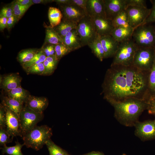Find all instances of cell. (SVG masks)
Wrapping results in <instances>:
<instances>
[{
  "mask_svg": "<svg viewBox=\"0 0 155 155\" xmlns=\"http://www.w3.org/2000/svg\"><path fill=\"white\" fill-rule=\"evenodd\" d=\"M125 10L129 24L134 29L143 24L150 14L151 9L147 7L129 6Z\"/></svg>",
  "mask_w": 155,
  "mask_h": 155,
  "instance_id": "9c48e42d",
  "label": "cell"
},
{
  "mask_svg": "<svg viewBox=\"0 0 155 155\" xmlns=\"http://www.w3.org/2000/svg\"><path fill=\"white\" fill-rule=\"evenodd\" d=\"M77 24L74 22L62 18L61 23L53 28L62 38L72 30L76 29Z\"/></svg>",
  "mask_w": 155,
  "mask_h": 155,
  "instance_id": "ffe728a7",
  "label": "cell"
},
{
  "mask_svg": "<svg viewBox=\"0 0 155 155\" xmlns=\"http://www.w3.org/2000/svg\"><path fill=\"white\" fill-rule=\"evenodd\" d=\"M45 68L43 63L34 65L26 70L28 73L39 74H43Z\"/></svg>",
  "mask_w": 155,
  "mask_h": 155,
  "instance_id": "8d00e7d4",
  "label": "cell"
},
{
  "mask_svg": "<svg viewBox=\"0 0 155 155\" xmlns=\"http://www.w3.org/2000/svg\"><path fill=\"white\" fill-rule=\"evenodd\" d=\"M154 30H155V26H154Z\"/></svg>",
  "mask_w": 155,
  "mask_h": 155,
  "instance_id": "f5cc1de1",
  "label": "cell"
},
{
  "mask_svg": "<svg viewBox=\"0 0 155 155\" xmlns=\"http://www.w3.org/2000/svg\"><path fill=\"white\" fill-rule=\"evenodd\" d=\"M21 82L20 77L15 74H10L4 78L2 82V86L7 92L20 86Z\"/></svg>",
  "mask_w": 155,
  "mask_h": 155,
  "instance_id": "7402d4cb",
  "label": "cell"
},
{
  "mask_svg": "<svg viewBox=\"0 0 155 155\" xmlns=\"http://www.w3.org/2000/svg\"><path fill=\"white\" fill-rule=\"evenodd\" d=\"M7 97L25 103L30 96L27 91L21 87L7 91Z\"/></svg>",
  "mask_w": 155,
  "mask_h": 155,
  "instance_id": "d4e9b609",
  "label": "cell"
},
{
  "mask_svg": "<svg viewBox=\"0 0 155 155\" xmlns=\"http://www.w3.org/2000/svg\"><path fill=\"white\" fill-rule=\"evenodd\" d=\"M13 15V10L12 5L3 7L0 11V17H4L8 18Z\"/></svg>",
  "mask_w": 155,
  "mask_h": 155,
  "instance_id": "74e56055",
  "label": "cell"
},
{
  "mask_svg": "<svg viewBox=\"0 0 155 155\" xmlns=\"http://www.w3.org/2000/svg\"><path fill=\"white\" fill-rule=\"evenodd\" d=\"M68 155H69V154H68Z\"/></svg>",
  "mask_w": 155,
  "mask_h": 155,
  "instance_id": "db71d44e",
  "label": "cell"
},
{
  "mask_svg": "<svg viewBox=\"0 0 155 155\" xmlns=\"http://www.w3.org/2000/svg\"><path fill=\"white\" fill-rule=\"evenodd\" d=\"M148 103L147 110L148 113L155 115V98L150 100Z\"/></svg>",
  "mask_w": 155,
  "mask_h": 155,
  "instance_id": "7bdbcfd3",
  "label": "cell"
},
{
  "mask_svg": "<svg viewBox=\"0 0 155 155\" xmlns=\"http://www.w3.org/2000/svg\"><path fill=\"white\" fill-rule=\"evenodd\" d=\"M1 104L5 108L13 112L19 117L24 106V103L7 96L3 98Z\"/></svg>",
  "mask_w": 155,
  "mask_h": 155,
  "instance_id": "44dd1931",
  "label": "cell"
},
{
  "mask_svg": "<svg viewBox=\"0 0 155 155\" xmlns=\"http://www.w3.org/2000/svg\"><path fill=\"white\" fill-rule=\"evenodd\" d=\"M59 61L55 55L47 57L43 62L45 68L43 74H50L52 73L56 68Z\"/></svg>",
  "mask_w": 155,
  "mask_h": 155,
  "instance_id": "f546056e",
  "label": "cell"
},
{
  "mask_svg": "<svg viewBox=\"0 0 155 155\" xmlns=\"http://www.w3.org/2000/svg\"><path fill=\"white\" fill-rule=\"evenodd\" d=\"M46 36L44 44H52L56 45L63 43L62 38L53 28L46 26Z\"/></svg>",
  "mask_w": 155,
  "mask_h": 155,
  "instance_id": "603a6c76",
  "label": "cell"
},
{
  "mask_svg": "<svg viewBox=\"0 0 155 155\" xmlns=\"http://www.w3.org/2000/svg\"><path fill=\"white\" fill-rule=\"evenodd\" d=\"M104 0L106 17L112 20L127 8V0Z\"/></svg>",
  "mask_w": 155,
  "mask_h": 155,
  "instance_id": "7c38bea8",
  "label": "cell"
},
{
  "mask_svg": "<svg viewBox=\"0 0 155 155\" xmlns=\"http://www.w3.org/2000/svg\"><path fill=\"white\" fill-rule=\"evenodd\" d=\"M150 1L152 4V6L149 15L143 24H149L155 22V0Z\"/></svg>",
  "mask_w": 155,
  "mask_h": 155,
  "instance_id": "f35d334b",
  "label": "cell"
},
{
  "mask_svg": "<svg viewBox=\"0 0 155 155\" xmlns=\"http://www.w3.org/2000/svg\"><path fill=\"white\" fill-rule=\"evenodd\" d=\"M54 2H56L58 5H65L70 4L71 0H54Z\"/></svg>",
  "mask_w": 155,
  "mask_h": 155,
  "instance_id": "681fc988",
  "label": "cell"
},
{
  "mask_svg": "<svg viewBox=\"0 0 155 155\" xmlns=\"http://www.w3.org/2000/svg\"><path fill=\"white\" fill-rule=\"evenodd\" d=\"M48 16L50 26L52 28L58 25L61 23L63 18V15L60 10L55 7H50L49 8Z\"/></svg>",
  "mask_w": 155,
  "mask_h": 155,
  "instance_id": "484cf974",
  "label": "cell"
},
{
  "mask_svg": "<svg viewBox=\"0 0 155 155\" xmlns=\"http://www.w3.org/2000/svg\"><path fill=\"white\" fill-rule=\"evenodd\" d=\"M5 108L6 117L5 129L13 137L16 136L22 137L19 117L9 109Z\"/></svg>",
  "mask_w": 155,
  "mask_h": 155,
  "instance_id": "4fadbf2b",
  "label": "cell"
},
{
  "mask_svg": "<svg viewBox=\"0 0 155 155\" xmlns=\"http://www.w3.org/2000/svg\"><path fill=\"white\" fill-rule=\"evenodd\" d=\"M82 155H104L103 153L98 151H92Z\"/></svg>",
  "mask_w": 155,
  "mask_h": 155,
  "instance_id": "f907efd6",
  "label": "cell"
},
{
  "mask_svg": "<svg viewBox=\"0 0 155 155\" xmlns=\"http://www.w3.org/2000/svg\"><path fill=\"white\" fill-rule=\"evenodd\" d=\"M155 58V47H138L134 55L133 65L137 69L149 71Z\"/></svg>",
  "mask_w": 155,
  "mask_h": 155,
  "instance_id": "52a82bcc",
  "label": "cell"
},
{
  "mask_svg": "<svg viewBox=\"0 0 155 155\" xmlns=\"http://www.w3.org/2000/svg\"><path fill=\"white\" fill-rule=\"evenodd\" d=\"M14 1L18 4L22 6H31L33 5L32 0H16Z\"/></svg>",
  "mask_w": 155,
  "mask_h": 155,
  "instance_id": "bcb514c9",
  "label": "cell"
},
{
  "mask_svg": "<svg viewBox=\"0 0 155 155\" xmlns=\"http://www.w3.org/2000/svg\"><path fill=\"white\" fill-rule=\"evenodd\" d=\"M7 18L4 17H0V30L3 31L5 28H7Z\"/></svg>",
  "mask_w": 155,
  "mask_h": 155,
  "instance_id": "f6af8a7d",
  "label": "cell"
},
{
  "mask_svg": "<svg viewBox=\"0 0 155 155\" xmlns=\"http://www.w3.org/2000/svg\"><path fill=\"white\" fill-rule=\"evenodd\" d=\"M94 23L97 34L100 36L111 35L115 27L112 20L103 17L92 18Z\"/></svg>",
  "mask_w": 155,
  "mask_h": 155,
  "instance_id": "5bb4252c",
  "label": "cell"
},
{
  "mask_svg": "<svg viewBox=\"0 0 155 155\" xmlns=\"http://www.w3.org/2000/svg\"><path fill=\"white\" fill-rule=\"evenodd\" d=\"M33 4H46L54 2V0H32Z\"/></svg>",
  "mask_w": 155,
  "mask_h": 155,
  "instance_id": "c3c4849f",
  "label": "cell"
},
{
  "mask_svg": "<svg viewBox=\"0 0 155 155\" xmlns=\"http://www.w3.org/2000/svg\"><path fill=\"white\" fill-rule=\"evenodd\" d=\"M138 48L132 38L119 43L111 65H132L134 55Z\"/></svg>",
  "mask_w": 155,
  "mask_h": 155,
  "instance_id": "277c9868",
  "label": "cell"
},
{
  "mask_svg": "<svg viewBox=\"0 0 155 155\" xmlns=\"http://www.w3.org/2000/svg\"><path fill=\"white\" fill-rule=\"evenodd\" d=\"M148 96L149 101L155 98V58L148 76Z\"/></svg>",
  "mask_w": 155,
  "mask_h": 155,
  "instance_id": "4316f807",
  "label": "cell"
},
{
  "mask_svg": "<svg viewBox=\"0 0 155 155\" xmlns=\"http://www.w3.org/2000/svg\"><path fill=\"white\" fill-rule=\"evenodd\" d=\"M122 155H126L125 154H123Z\"/></svg>",
  "mask_w": 155,
  "mask_h": 155,
  "instance_id": "816d5d0a",
  "label": "cell"
},
{
  "mask_svg": "<svg viewBox=\"0 0 155 155\" xmlns=\"http://www.w3.org/2000/svg\"><path fill=\"white\" fill-rule=\"evenodd\" d=\"M52 135L51 128L44 125L36 126L22 136L23 144L36 151L41 149Z\"/></svg>",
  "mask_w": 155,
  "mask_h": 155,
  "instance_id": "3957f363",
  "label": "cell"
},
{
  "mask_svg": "<svg viewBox=\"0 0 155 155\" xmlns=\"http://www.w3.org/2000/svg\"><path fill=\"white\" fill-rule=\"evenodd\" d=\"M86 7L88 16L91 18H106L104 0H87Z\"/></svg>",
  "mask_w": 155,
  "mask_h": 155,
  "instance_id": "2e32d148",
  "label": "cell"
},
{
  "mask_svg": "<svg viewBox=\"0 0 155 155\" xmlns=\"http://www.w3.org/2000/svg\"><path fill=\"white\" fill-rule=\"evenodd\" d=\"M62 39L63 43L72 51L83 47L76 29L69 32Z\"/></svg>",
  "mask_w": 155,
  "mask_h": 155,
  "instance_id": "ac0fdd59",
  "label": "cell"
},
{
  "mask_svg": "<svg viewBox=\"0 0 155 155\" xmlns=\"http://www.w3.org/2000/svg\"><path fill=\"white\" fill-rule=\"evenodd\" d=\"M76 29L82 46L88 45L98 35L93 20L88 16H85L78 23Z\"/></svg>",
  "mask_w": 155,
  "mask_h": 155,
  "instance_id": "8992f818",
  "label": "cell"
},
{
  "mask_svg": "<svg viewBox=\"0 0 155 155\" xmlns=\"http://www.w3.org/2000/svg\"><path fill=\"white\" fill-rule=\"evenodd\" d=\"M24 103L25 106L36 112L43 113L48 106V101L45 97L30 96Z\"/></svg>",
  "mask_w": 155,
  "mask_h": 155,
  "instance_id": "e0dca14e",
  "label": "cell"
},
{
  "mask_svg": "<svg viewBox=\"0 0 155 155\" xmlns=\"http://www.w3.org/2000/svg\"><path fill=\"white\" fill-rule=\"evenodd\" d=\"M24 146L23 144H21L17 141L14 146H3L1 148L2 153L3 154H6L9 155H24L21 151V149Z\"/></svg>",
  "mask_w": 155,
  "mask_h": 155,
  "instance_id": "4dcf8cb0",
  "label": "cell"
},
{
  "mask_svg": "<svg viewBox=\"0 0 155 155\" xmlns=\"http://www.w3.org/2000/svg\"><path fill=\"white\" fill-rule=\"evenodd\" d=\"M50 155H68L64 150L55 144L51 140L46 144Z\"/></svg>",
  "mask_w": 155,
  "mask_h": 155,
  "instance_id": "d6a6232c",
  "label": "cell"
},
{
  "mask_svg": "<svg viewBox=\"0 0 155 155\" xmlns=\"http://www.w3.org/2000/svg\"><path fill=\"white\" fill-rule=\"evenodd\" d=\"M127 7L129 6L147 7L146 1L144 0H127Z\"/></svg>",
  "mask_w": 155,
  "mask_h": 155,
  "instance_id": "b9f144b4",
  "label": "cell"
},
{
  "mask_svg": "<svg viewBox=\"0 0 155 155\" xmlns=\"http://www.w3.org/2000/svg\"><path fill=\"white\" fill-rule=\"evenodd\" d=\"M134 29L132 28L115 27L112 30L111 35L119 43L132 38Z\"/></svg>",
  "mask_w": 155,
  "mask_h": 155,
  "instance_id": "d6986e66",
  "label": "cell"
},
{
  "mask_svg": "<svg viewBox=\"0 0 155 155\" xmlns=\"http://www.w3.org/2000/svg\"><path fill=\"white\" fill-rule=\"evenodd\" d=\"M70 3L75 5L82 9L86 16H88L87 9V0H71Z\"/></svg>",
  "mask_w": 155,
  "mask_h": 155,
  "instance_id": "60d3db41",
  "label": "cell"
},
{
  "mask_svg": "<svg viewBox=\"0 0 155 155\" xmlns=\"http://www.w3.org/2000/svg\"><path fill=\"white\" fill-rule=\"evenodd\" d=\"M150 24H142L134 29L132 38L138 47H155L154 27Z\"/></svg>",
  "mask_w": 155,
  "mask_h": 155,
  "instance_id": "5b68a950",
  "label": "cell"
},
{
  "mask_svg": "<svg viewBox=\"0 0 155 155\" xmlns=\"http://www.w3.org/2000/svg\"><path fill=\"white\" fill-rule=\"evenodd\" d=\"M46 57L42 49L38 51L29 61L22 64V67L24 69H27L34 65L43 63Z\"/></svg>",
  "mask_w": 155,
  "mask_h": 155,
  "instance_id": "f1b7e54d",
  "label": "cell"
},
{
  "mask_svg": "<svg viewBox=\"0 0 155 155\" xmlns=\"http://www.w3.org/2000/svg\"><path fill=\"white\" fill-rule=\"evenodd\" d=\"M100 41L104 53V59L113 57L119 43L111 35L100 36Z\"/></svg>",
  "mask_w": 155,
  "mask_h": 155,
  "instance_id": "9a60e30c",
  "label": "cell"
},
{
  "mask_svg": "<svg viewBox=\"0 0 155 155\" xmlns=\"http://www.w3.org/2000/svg\"><path fill=\"white\" fill-rule=\"evenodd\" d=\"M88 45L100 61H102L104 59V53L100 41V36L98 35L96 38Z\"/></svg>",
  "mask_w": 155,
  "mask_h": 155,
  "instance_id": "cb8c5ba5",
  "label": "cell"
},
{
  "mask_svg": "<svg viewBox=\"0 0 155 155\" xmlns=\"http://www.w3.org/2000/svg\"><path fill=\"white\" fill-rule=\"evenodd\" d=\"M150 71L140 70L133 65H111L102 84L104 98L108 101L136 98L148 102Z\"/></svg>",
  "mask_w": 155,
  "mask_h": 155,
  "instance_id": "6da1fadb",
  "label": "cell"
},
{
  "mask_svg": "<svg viewBox=\"0 0 155 155\" xmlns=\"http://www.w3.org/2000/svg\"><path fill=\"white\" fill-rule=\"evenodd\" d=\"M58 5V8L62 14L63 18L64 19L78 23L86 16L82 9L73 4Z\"/></svg>",
  "mask_w": 155,
  "mask_h": 155,
  "instance_id": "8fae6325",
  "label": "cell"
},
{
  "mask_svg": "<svg viewBox=\"0 0 155 155\" xmlns=\"http://www.w3.org/2000/svg\"><path fill=\"white\" fill-rule=\"evenodd\" d=\"M108 102L113 107L114 116L121 124L126 126H134L142 113L147 109V101L136 98Z\"/></svg>",
  "mask_w": 155,
  "mask_h": 155,
  "instance_id": "7a4b0ae2",
  "label": "cell"
},
{
  "mask_svg": "<svg viewBox=\"0 0 155 155\" xmlns=\"http://www.w3.org/2000/svg\"><path fill=\"white\" fill-rule=\"evenodd\" d=\"M112 21L115 28H131L129 24L128 15L125 10L121 11Z\"/></svg>",
  "mask_w": 155,
  "mask_h": 155,
  "instance_id": "83f0119b",
  "label": "cell"
},
{
  "mask_svg": "<svg viewBox=\"0 0 155 155\" xmlns=\"http://www.w3.org/2000/svg\"><path fill=\"white\" fill-rule=\"evenodd\" d=\"M18 21L17 18L13 15L8 18L7 21V28L8 30L11 29Z\"/></svg>",
  "mask_w": 155,
  "mask_h": 155,
  "instance_id": "ee69618b",
  "label": "cell"
},
{
  "mask_svg": "<svg viewBox=\"0 0 155 155\" xmlns=\"http://www.w3.org/2000/svg\"><path fill=\"white\" fill-rule=\"evenodd\" d=\"M6 111L1 103L0 106V128H5L6 121Z\"/></svg>",
  "mask_w": 155,
  "mask_h": 155,
  "instance_id": "ab89813d",
  "label": "cell"
},
{
  "mask_svg": "<svg viewBox=\"0 0 155 155\" xmlns=\"http://www.w3.org/2000/svg\"><path fill=\"white\" fill-rule=\"evenodd\" d=\"M47 45L44 48H42V49L46 57L51 56V44ZM46 45V44H45Z\"/></svg>",
  "mask_w": 155,
  "mask_h": 155,
  "instance_id": "7dc6e473",
  "label": "cell"
},
{
  "mask_svg": "<svg viewBox=\"0 0 155 155\" xmlns=\"http://www.w3.org/2000/svg\"><path fill=\"white\" fill-rule=\"evenodd\" d=\"M55 56L59 61L63 57L73 51L63 43L55 45Z\"/></svg>",
  "mask_w": 155,
  "mask_h": 155,
  "instance_id": "e575fe53",
  "label": "cell"
},
{
  "mask_svg": "<svg viewBox=\"0 0 155 155\" xmlns=\"http://www.w3.org/2000/svg\"><path fill=\"white\" fill-rule=\"evenodd\" d=\"M135 135L142 141L155 138V120L137 121L134 126Z\"/></svg>",
  "mask_w": 155,
  "mask_h": 155,
  "instance_id": "30bf717a",
  "label": "cell"
},
{
  "mask_svg": "<svg viewBox=\"0 0 155 155\" xmlns=\"http://www.w3.org/2000/svg\"><path fill=\"white\" fill-rule=\"evenodd\" d=\"M13 10V15L18 21L23 16L25 12L31 6H22L19 5L15 1L11 3Z\"/></svg>",
  "mask_w": 155,
  "mask_h": 155,
  "instance_id": "836d02e7",
  "label": "cell"
},
{
  "mask_svg": "<svg viewBox=\"0 0 155 155\" xmlns=\"http://www.w3.org/2000/svg\"><path fill=\"white\" fill-rule=\"evenodd\" d=\"M37 51L34 49L23 50L19 53L18 56V59L22 64L28 62L32 58Z\"/></svg>",
  "mask_w": 155,
  "mask_h": 155,
  "instance_id": "1f68e13d",
  "label": "cell"
},
{
  "mask_svg": "<svg viewBox=\"0 0 155 155\" xmlns=\"http://www.w3.org/2000/svg\"><path fill=\"white\" fill-rule=\"evenodd\" d=\"M13 137L11 136L5 128H0V145L4 146L11 142Z\"/></svg>",
  "mask_w": 155,
  "mask_h": 155,
  "instance_id": "d590c367",
  "label": "cell"
},
{
  "mask_svg": "<svg viewBox=\"0 0 155 155\" xmlns=\"http://www.w3.org/2000/svg\"><path fill=\"white\" fill-rule=\"evenodd\" d=\"M43 117V113H36L24 105L19 117L22 136L37 126Z\"/></svg>",
  "mask_w": 155,
  "mask_h": 155,
  "instance_id": "ba28073f",
  "label": "cell"
}]
</instances>
